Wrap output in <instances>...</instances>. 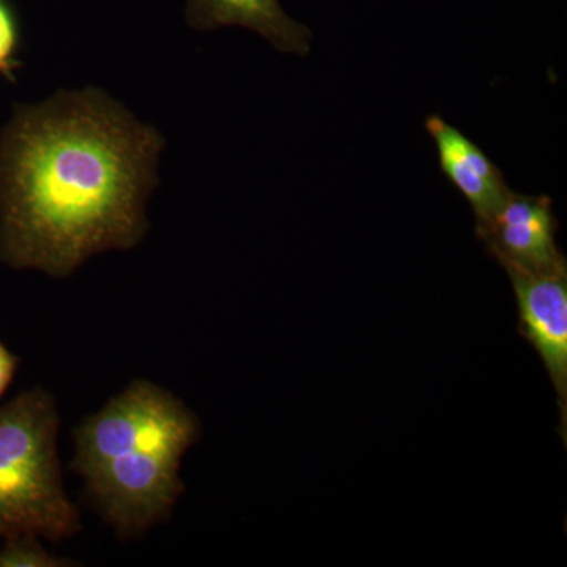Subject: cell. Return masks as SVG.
<instances>
[{
  "mask_svg": "<svg viewBox=\"0 0 567 567\" xmlns=\"http://www.w3.org/2000/svg\"><path fill=\"white\" fill-rule=\"evenodd\" d=\"M164 140L106 93L61 92L22 110L0 147V254L65 278L147 233Z\"/></svg>",
  "mask_w": 567,
  "mask_h": 567,
  "instance_id": "cell-1",
  "label": "cell"
},
{
  "mask_svg": "<svg viewBox=\"0 0 567 567\" xmlns=\"http://www.w3.org/2000/svg\"><path fill=\"white\" fill-rule=\"evenodd\" d=\"M200 424L175 395L137 380L74 431L73 470L122 537L167 517L183 492L182 457Z\"/></svg>",
  "mask_w": 567,
  "mask_h": 567,
  "instance_id": "cell-2",
  "label": "cell"
},
{
  "mask_svg": "<svg viewBox=\"0 0 567 567\" xmlns=\"http://www.w3.org/2000/svg\"><path fill=\"white\" fill-rule=\"evenodd\" d=\"M59 417L47 391L33 388L0 406V537L61 540L80 532L63 491Z\"/></svg>",
  "mask_w": 567,
  "mask_h": 567,
  "instance_id": "cell-3",
  "label": "cell"
},
{
  "mask_svg": "<svg viewBox=\"0 0 567 567\" xmlns=\"http://www.w3.org/2000/svg\"><path fill=\"white\" fill-rule=\"evenodd\" d=\"M513 282L518 311V333L527 339L555 388L559 435L567 443V267L550 274H532L503 267Z\"/></svg>",
  "mask_w": 567,
  "mask_h": 567,
  "instance_id": "cell-4",
  "label": "cell"
},
{
  "mask_svg": "<svg viewBox=\"0 0 567 567\" xmlns=\"http://www.w3.org/2000/svg\"><path fill=\"white\" fill-rule=\"evenodd\" d=\"M558 221L551 199L511 192L494 218L476 235L502 267L550 274L567 267L557 244Z\"/></svg>",
  "mask_w": 567,
  "mask_h": 567,
  "instance_id": "cell-5",
  "label": "cell"
},
{
  "mask_svg": "<svg viewBox=\"0 0 567 567\" xmlns=\"http://www.w3.org/2000/svg\"><path fill=\"white\" fill-rule=\"evenodd\" d=\"M425 130L439 152L440 169L472 205L476 230L483 229L513 189L506 185L502 171L486 152L456 126L440 115H431L425 121Z\"/></svg>",
  "mask_w": 567,
  "mask_h": 567,
  "instance_id": "cell-6",
  "label": "cell"
},
{
  "mask_svg": "<svg viewBox=\"0 0 567 567\" xmlns=\"http://www.w3.org/2000/svg\"><path fill=\"white\" fill-rule=\"evenodd\" d=\"M185 17L194 31L244 28L286 54L311 52V29L295 21L279 0H188Z\"/></svg>",
  "mask_w": 567,
  "mask_h": 567,
  "instance_id": "cell-7",
  "label": "cell"
},
{
  "mask_svg": "<svg viewBox=\"0 0 567 567\" xmlns=\"http://www.w3.org/2000/svg\"><path fill=\"white\" fill-rule=\"evenodd\" d=\"M66 559L55 558L40 546L39 537H7L0 548V567H58L66 566Z\"/></svg>",
  "mask_w": 567,
  "mask_h": 567,
  "instance_id": "cell-8",
  "label": "cell"
},
{
  "mask_svg": "<svg viewBox=\"0 0 567 567\" xmlns=\"http://www.w3.org/2000/svg\"><path fill=\"white\" fill-rule=\"evenodd\" d=\"M18 32L9 9L0 2V71H6L17 51Z\"/></svg>",
  "mask_w": 567,
  "mask_h": 567,
  "instance_id": "cell-9",
  "label": "cell"
},
{
  "mask_svg": "<svg viewBox=\"0 0 567 567\" xmlns=\"http://www.w3.org/2000/svg\"><path fill=\"white\" fill-rule=\"evenodd\" d=\"M18 358L0 342V395L6 394L17 374Z\"/></svg>",
  "mask_w": 567,
  "mask_h": 567,
  "instance_id": "cell-10",
  "label": "cell"
}]
</instances>
